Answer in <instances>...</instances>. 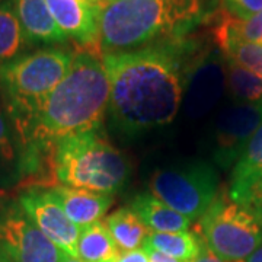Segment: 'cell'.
I'll use <instances>...</instances> for the list:
<instances>
[{"mask_svg": "<svg viewBox=\"0 0 262 262\" xmlns=\"http://www.w3.org/2000/svg\"><path fill=\"white\" fill-rule=\"evenodd\" d=\"M110 79V113L127 134L173 121L182 102V70L178 50L147 47L103 54Z\"/></svg>", "mask_w": 262, "mask_h": 262, "instance_id": "6da1fadb", "label": "cell"}, {"mask_svg": "<svg viewBox=\"0 0 262 262\" xmlns=\"http://www.w3.org/2000/svg\"><path fill=\"white\" fill-rule=\"evenodd\" d=\"M102 57L88 50L76 53L64 79L38 106L22 131L25 149L99 130L111 92Z\"/></svg>", "mask_w": 262, "mask_h": 262, "instance_id": "7a4b0ae2", "label": "cell"}, {"mask_svg": "<svg viewBox=\"0 0 262 262\" xmlns=\"http://www.w3.org/2000/svg\"><path fill=\"white\" fill-rule=\"evenodd\" d=\"M201 15V0H111L101 10L102 54L137 50L156 38L179 34Z\"/></svg>", "mask_w": 262, "mask_h": 262, "instance_id": "3957f363", "label": "cell"}, {"mask_svg": "<svg viewBox=\"0 0 262 262\" xmlns=\"http://www.w3.org/2000/svg\"><path fill=\"white\" fill-rule=\"evenodd\" d=\"M58 185L114 194L130 175V165L99 130L86 131L56 141Z\"/></svg>", "mask_w": 262, "mask_h": 262, "instance_id": "277c9868", "label": "cell"}, {"mask_svg": "<svg viewBox=\"0 0 262 262\" xmlns=\"http://www.w3.org/2000/svg\"><path fill=\"white\" fill-rule=\"evenodd\" d=\"M73 56L64 48H41L0 69V92L19 136L38 106L64 79Z\"/></svg>", "mask_w": 262, "mask_h": 262, "instance_id": "5b68a950", "label": "cell"}, {"mask_svg": "<svg viewBox=\"0 0 262 262\" xmlns=\"http://www.w3.org/2000/svg\"><path fill=\"white\" fill-rule=\"evenodd\" d=\"M200 236L223 262H246L262 245V223L222 189L200 220Z\"/></svg>", "mask_w": 262, "mask_h": 262, "instance_id": "8992f818", "label": "cell"}, {"mask_svg": "<svg viewBox=\"0 0 262 262\" xmlns=\"http://www.w3.org/2000/svg\"><path fill=\"white\" fill-rule=\"evenodd\" d=\"M217 184L214 168L196 160L156 170L149 181V191L192 222L201 219L214 201Z\"/></svg>", "mask_w": 262, "mask_h": 262, "instance_id": "52a82bcc", "label": "cell"}, {"mask_svg": "<svg viewBox=\"0 0 262 262\" xmlns=\"http://www.w3.org/2000/svg\"><path fill=\"white\" fill-rule=\"evenodd\" d=\"M0 255L9 262H61L64 252L16 203L0 207Z\"/></svg>", "mask_w": 262, "mask_h": 262, "instance_id": "ba28073f", "label": "cell"}, {"mask_svg": "<svg viewBox=\"0 0 262 262\" xmlns=\"http://www.w3.org/2000/svg\"><path fill=\"white\" fill-rule=\"evenodd\" d=\"M19 206L32 223L66 255L77 258L80 227L76 226L50 195L47 189L32 188L19 196Z\"/></svg>", "mask_w": 262, "mask_h": 262, "instance_id": "9c48e42d", "label": "cell"}, {"mask_svg": "<svg viewBox=\"0 0 262 262\" xmlns=\"http://www.w3.org/2000/svg\"><path fill=\"white\" fill-rule=\"evenodd\" d=\"M261 124L262 105L239 103L220 114L215 125L217 163L223 168L234 165Z\"/></svg>", "mask_w": 262, "mask_h": 262, "instance_id": "30bf717a", "label": "cell"}, {"mask_svg": "<svg viewBox=\"0 0 262 262\" xmlns=\"http://www.w3.org/2000/svg\"><path fill=\"white\" fill-rule=\"evenodd\" d=\"M53 18L66 37L102 54L99 48L101 9L84 0H46Z\"/></svg>", "mask_w": 262, "mask_h": 262, "instance_id": "8fae6325", "label": "cell"}, {"mask_svg": "<svg viewBox=\"0 0 262 262\" xmlns=\"http://www.w3.org/2000/svg\"><path fill=\"white\" fill-rule=\"evenodd\" d=\"M66 215L79 227L101 222L113 206V195L80 188L56 185L47 189Z\"/></svg>", "mask_w": 262, "mask_h": 262, "instance_id": "7c38bea8", "label": "cell"}, {"mask_svg": "<svg viewBox=\"0 0 262 262\" xmlns=\"http://www.w3.org/2000/svg\"><path fill=\"white\" fill-rule=\"evenodd\" d=\"M25 146L0 94V187H10L24 179Z\"/></svg>", "mask_w": 262, "mask_h": 262, "instance_id": "4fadbf2b", "label": "cell"}, {"mask_svg": "<svg viewBox=\"0 0 262 262\" xmlns=\"http://www.w3.org/2000/svg\"><path fill=\"white\" fill-rule=\"evenodd\" d=\"M28 44H58L67 37L58 28L46 0H12Z\"/></svg>", "mask_w": 262, "mask_h": 262, "instance_id": "5bb4252c", "label": "cell"}, {"mask_svg": "<svg viewBox=\"0 0 262 262\" xmlns=\"http://www.w3.org/2000/svg\"><path fill=\"white\" fill-rule=\"evenodd\" d=\"M130 208L139 215L150 232L155 233H173L185 232L191 226V220L165 204L151 194L137 195Z\"/></svg>", "mask_w": 262, "mask_h": 262, "instance_id": "9a60e30c", "label": "cell"}, {"mask_svg": "<svg viewBox=\"0 0 262 262\" xmlns=\"http://www.w3.org/2000/svg\"><path fill=\"white\" fill-rule=\"evenodd\" d=\"M262 172V124L246 143L242 155L234 163L229 195L237 204L244 200L255 179Z\"/></svg>", "mask_w": 262, "mask_h": 262, "instance_id": "2e32d148", "label": "cell"}, {"mask_svg": "<svg viewBox=\"0 0 262 262\" xmlns=\"http://www.w3.org/2000/svg\"><path fill=\"white\" fill-rule=\"evenodd\" d=\"M121 253L103 222L80 227L77 241L79 259L83 262H117Z\"/></svg>", "mask_w": 262, "mask_h": 262, "instance_id": "e0dca14e", "label": "cell"}, {"mask_svg": "<svg viewBox=\"0 0 262 262\" xmlns=\"http://www.w3.org/2000/svg\"><path fill=\"white\" fill-rule=\"evenodd\" d=\"M103 223L106 225L121 252L139 249L144 239L150 234L149 229L130 207H124L114 211L113 214L105 219Z\"/></svg>", "mask_w": 262, "mask_h": 262, "instance_id": "ac0fdd59", "label": "cell"}, {"mask_svg": "<svg viewBox=\"0 0 262 262\" xmlns=\"http://www.w3.org/2000/svg\"><path fill=\"white\" fill-rule=\"evenodd\" d=\"M27 46L13 2H0V69L22 56Z\"/></svg>", "mask_w": 262, "mask_h": 262, "instance_id": "d6986e66", "label": "cell"}, {"mask_svg": "<svg viewBox=\"0 0 262 262\" xmlns=\"http://www.w3.org/2000/svg\"><path fill=\"white\" fill-rule=\"evenodd\" d=\"M141 246L153 248L182 262H192L201 251L203 239L201 236H195V233L189 230L173 232V233L150 232Z\"/></svg>", "mask_w": 262, "mask_h": 262, "instance_id": "ffe728a7", "label": "cell"}, {"mask_svg": "<svg viewBox=\"0 0 262 262\" xmlns=\"http://www.w3.org/2000/svg\"><path fill=\"white\" fill-rule=\"evenodd\" d=\"M226 83L237 102L262 105V79L245 67L226 60Z\"/></svg>", "mask_w": 262, "mask_h": 262, "instance_id": "44dd1931", "label": "cell"}, {"mask_svg": "<svg viewBox=\"0 0 262 262\" xmlns=\"http://www.w3.org/2000/svg\"><path fill=\"white\" fill-rule=\"evenodd\" d=\"M226 60L245 67L251 73L262 79V44L244 39H234L223 51Z\"/></svg>", "mask_w": 262, "mask_h": 262, "instance_id": "7402d4cb", "label": "cell"}, {"mask_svg": "<svg viewBox=\"0 0 262 262\" xmlns=\"http://www.w3.org/2000/svg\"><path fill=\"white\" fill-rule=\"evenodd\" d=\"M225 10L237 19H248L262 12V0H223Z\"/></svg>", "mask_w": 262, "mask_h": 262, "instance_id": "603a6c76", "label": "cell"}, {"mask_svg": "<svg viewBox=\"0 0 262 262\" xmlns=\"http://www.w3.org/2000/svg\"><path fill=\"white\" fill-rule=\"evenodd\" d=\"M239 204L248 208L262 223V172L255 179L252 187L249 188V191L246 192V195Z\"/></svg>", "mask_w": 262, "mask_h": 262, "instance_id": "cb8c5ba5", "label": "cell"}, {"mask_svg": "<svg viewBox=\"0 0 262 262\" xmlns=\"http://www.w3.org/2000/svg\"><path fill=\"white\" fill-rule=\"evenodd\" d=\"M117 262H149V258H147V253L141 248V249L122 252Z\"/></svg>", "mask_w": 262, "mask_h": 262, "instance_id": "d4e9b609", "label": "cell"}, {"mask_svg": "<svg viewBox=\"0 0 262 262\" xmlns=\"http://www.w3.org/2000/svg\"><path fill=\"white\" fill-rule=\"evenodd\" d=\"M144 249V252L147 253V258H149V262H182L179 259H175L169 255H165V253L159 252L153 248H149V246H141Z\"/></svg>", "mask_w": 262, "mask_h": 262, "instance_id": "484cf974", "label": "cell"}, {"mask_svg": "<svg viewBox=\"0 0 262 262\" xmlns=\"http://www.w3.org/2000/svg\"><path fill=\"white\" fill-rule=\"evenodd\" d=\"M192 262H223L217 255H215L206 244H204V241H203V246H201V251L198 253V256H196L195 259Z\"/></svg>", "mask_w": 262, "mask_h": 262, "instance_id": "4316f807", "label": "cell"}, {"mask_svg": "<svg viewBox=\"0 0 262 262\" xmlns=\"http://www.w3.org/2000/svg\"><path fill=\"white\" fill-rule=\"evenodd\" d=\"M246 262H262V245L248 258Z\"/></svg>", "mask_w": 262, "mask_h": 262, "instance_id": "83f0119b", "label": "cell"}, {"mask_svg": "<svg viewBox=\"0 0 262 262\" xmlns=\"http://www.w3.org/2000/svg\"><path fill=\"white\" fill-rule=\"evenodd\" d=\"M84 2H88L89 5H92L95 8H98V9L102 10L105 8V5H108L111 0H84Z\"/></svg>", "mask_w": 262, "mask_h": 262, "instance_id": "f1b7e54d", "label": "cell"}, {"mask_svg": "<svg viewBox=\"0 0 262 262\" xmlns=\"http://www.w3.org/2000/svg\"><path fill=\"white\" fill-rule=\"evenodd\" d=\"M61 262H83L82 259H79V258H75V256H70V255H66L63 256V259Z\"/></svg>", "mask_w": 262, "mask_h": 262, "instance_id": "f546056e", "label": "cell"}, {"mask_svg": "<svg viewBox=\"0 0 262 262\" xmlns=\"http://www.w3.org/2000/svg\"><path fill=\"white\" fill-rule=\"evenodd\" d=\"M0 262H9V261H8V259H5V258H3V256L0 255Z\"/></svg>", "mask_w": 262, "mask_h": 262, "instance_id": "4dcf8cb0", "label": "cell"}, {"mask_svg": "<svg viewBox=\"0 0 262 262\" xmlns=\"http://www.w3.org/2000/svg\"><path fill=\"white\" fill-rule=\"evenodd\" d=\"M261 44H262V41H261Z\"/></svg>", "mask_w": 262, "mask_h": 262, "instance_id": "1f68e13d", "label": "cell"}]
</instances>
